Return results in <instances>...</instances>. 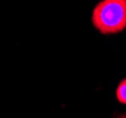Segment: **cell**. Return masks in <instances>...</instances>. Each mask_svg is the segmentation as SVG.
<instances>
[{"mask_svg": "<svg viewBox=\"0 0 126 118\" xmlns=\"http://www.w3.org/2000/svg\"><path fill=\"white\" fill-rule=\"evenodd\" d=\"M91 22L104 35L121 32L126 28L125 0H101L92 11Z\"/></svg>", "mask_w": 126, "mask_h": 118, "instance_id": "cell-1", "label": "cell"}, {"mask_svg": "<svg viewBox=\"0 0 126 118\" xmlns=\"http://www.w3.org/2000/svg\"><path fill=\"white\" fill-rule=\"evenodd\" d=\"M116 97L120 103L126 105V78L119 83L116 89Z\"/></svg>", "mask_w": 126, "mask_h": 118, "instance_id": "cell-2", "label": "cell"}, {"mask_svg": "<svg viewBox=\"0 0 126 118\" xmlns=\"http://www.w3.org/2000/svg\"><path fill=\"white\" fill-rule=\"evenodd\" d=\"M117 118H126V113H124V114H121V115H119Z\"/></svg>", "mask_w": 126, "mask_h": 118, "instance_id": "cell-3", "label": "cell"}, {"mask_svg": "<svg viewBox=\"0 0 126 118\" xmlns=\"http://www.w3.org/2000/svg\"><path fill=\"white\" fill-rule=\"evenodd\" d=\"M125 2H126V0H125Z\"/></svg>", "mask_w": 126, "mask_h": 118, "instance_id": "cell-4", "label": "cell"}]
</instances>
